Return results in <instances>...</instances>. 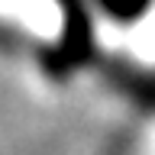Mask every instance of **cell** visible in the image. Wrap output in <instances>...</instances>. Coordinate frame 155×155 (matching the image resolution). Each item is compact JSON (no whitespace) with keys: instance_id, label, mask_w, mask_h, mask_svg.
Segmentation results:
<instances>
[{"instance_id":"obj_1","label":"cell","mask_w":155,"mask_h":155,"mask_svg":"<svg viewBox=\"0 0 155 155\" xmlns=\"http://www.w3.org/2000/svg\"><path fill=\"white\" fill-rule=\"evenodd\" d=\"M0 42L55 78L74 74L94 55V32L78 0H0Z\"/></svg>"},{"instance_id":"obj_2","label":"cell","mask_w":155,"mask_h":155,"mask_svg":"<svg viewBox=\"0 0 155 155\" xmlns=\"http://www.w3.org/2000/svg\"><path fill=\"white\" fill-rule=\"evenodd\" d=\"M120 155H155V104L145 110V116L133 126Z\"/></svg>"}]
</instances>
